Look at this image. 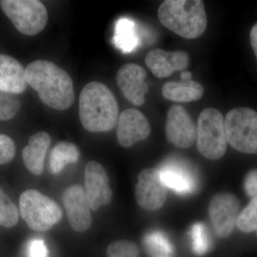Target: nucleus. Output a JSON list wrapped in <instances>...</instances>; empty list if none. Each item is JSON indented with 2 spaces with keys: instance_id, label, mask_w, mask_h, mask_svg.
I'll use <instances>...</instances> for the list:
<instances>
[{
  "instance_id": "f257e3e1",
  "label": "nucleus",
  "mask_w": 257,
  "mask_h": 257,
  "mask_svg": "<svg viewBox=\"0 0 257 257\" xmlns=\"http://www.w3.org/2000/svg\"><path fill=\"white\" fill-rule=\"evenodd\" d=\"M27 83L46 105L65 110L73 104V82L67 72L47 60H36L25 69Z\"/></svg>"
},
{
  "instance_id": "f03ea898",
  "label": "nucleus",
  "mask_w": 257,
  "mask_h": 257,
  "mask_svg": "<svg viewBox=\"0 0 257 257\" xmlns=\"http://www.w3.org/2000/svg\"><path fill=\"white\" fill-rule=\"evenodd\" d=\"M79 104V119L87 131L104 133L111 131L117 125V101L102 83L92 82L83 88Z\"/></svg>"
},
{
  "instance_id": "7ed1b4c3",
  "label": "nucleus",
  "mask_w": 257,
  "mask_h": 257,
  "mask_svg": "<svg viewBox=\"0 0 257 257\" xmlns=\"http://www.w3.org/2000/svg\"><path fill=\"white\" fill-rule=\"evenodd\" d=\"M158 18L165 28L189 40L200 37L207 28L202 0H166L159 8Z\"/></svg>"
},
{
  "instance_id": "20e7f679",
  "label": "nucleus",
  "mask_w": 257,
  "mask_h": 257,
  "mask_svg": "<svg viewBox=\"0 0 257 257\" xmlns=\"http://www.w3.org/2000/svg\"><path fill=\"white\" fill-rule=\"evenodd\" d=\"M20 214L30 229L47 231L62 219L58 204L36 189H28L20 197Z\"/></svg>"
},
{
  "instance_id": "39448f33",
  "label": "nucleus",
  "mask_w": 257,
  "mask_h": 257,
  "mask_svg": "<svg viewBox=\"0 0 257 257\" xmlns=\"http://www.w3.org/2000/svg\"><path fill=\"white\" fill-rule=\"evenodd\" d=\"M226 141L236 151L257 154V112L248 107L231 109L224 118Z\"/></svg>"
},
{
  "instance_id": "423d86ee",
  "label": "nucleus",
  "mask_w": 257,
  "mask_h": 257,
  "mask_svg": "<svg viewBox=\"0 0 257 257\" xmlns=\"http://www.w3.org/2000/svg\"><path fill=\"white\" fill-rule=\"evenodd\" d=\"M199 152L209 160H219L227 148L224 130V118L214 108H206L199 114L197 127Z\"/></svg>"
},
{
  "instance_id": "0eeeda50",
  "label": "nucleus",
  "mask_w": 257,
  "mask_h": 257,
  "mask_svg": "<svg viewBox=\"0 0 257 257\" xmlns=\"http://www.w3.org/2000/svg\"><path fill=\"white\" fill-rule=\"evenodd\" d=\"M0 8L15 28L22 34L33 36L46 27L48 13L37 0H1Z\"/></svg>"
},
{
  "instance_id": "6e6552de",
  "label": "nucleus",
  "mask_w": 257,
  "mask_h": 257,
  "mask_svg": "<svg viewBox=\"0 0 257 257\" xmlns=\"http://www.w3.org/2000/svg\"><path fill=\"white\" fill-rule=\"evenodd\" d=\"M239 211V200L233 194L222 193L211 199L209 207V216L213 227L220 237H228L233 232Z\"/></svg>"
},
{
  "instance_id": "1a4fd4ad",
  "label": "nucleus",
  "mask_w": 257,
  "mask_h": 257,
  "mask_svg": "<svg viewBox=\"0 0 257 257\" xmlns=\"http://www.w3.org/2000/svg\"><path fill=\"white\" fill-rule=\"evenodd\" d=\"M167 195V187L157 169H146L139 174L135 196L140 207L147 210H157L165 204Z\"/></svg>"
},
{
  "instance_id": "9d476101",
  "label": "nucleus",
  "mask_w": 257,
  "mask_h": 257,
  "mask_svg": "<svg viewBox=\"0 0 257 257\" xmlns=\"http://www.w3.org/2000/svg\"><path fill=\"white\" fill-rule=\"evenodd\" d=\"M165 128L167 140L179 148H189L197 139L195 124L182 106H171L167 112Z\"/></svg>"
},
{
  "instance_id": "9b49d317",
  "label": "nucleus",
  "mask_w": 257,
  "mask_h": 257,
  "mask_svg": "<svg viewBox=\"0 0 257 257\" xmlns=\"http://www.w3.org/2000/svg\"><path fill=\"white\" fill-rule=\"evenodd\" d=\"M84 192L91 209L97 210L111 202L112 191L106 171L100 164L94 161L88 162L84 172Z\"/></svg>"
},
{
  "instance_id": "f8f14e48",
  "label": "nucleus",
  "mask_w": 257,
  "mask_h": 257,
  "mask_svg": "<svg viewBox=\"0 0 257 257\" xmlns=\"http://www.w3.org/2000/svg\"><path fill=\"white\" fill-rule=\"evenodd\" d=\"M158 170L166 187L178 194H190L197 189V175L192 167L182 160L177 159L165 160Z\"/></svg>"
},
{
  "instance_id": "ddd939ff",
  "label": "nucleus",
  "mask_w": 257,
  "mask_h": 257,
  "mask_svg": "<svg viewBox=\"0 0 257 257\" xmlns=\"http://www.w3.org/2000/svg\"><path fill=\"white\" fill-rule=\"evenodd\" d=\"M62 199L71 227L77 232L89 229L92 219L84 189L80 185L70 186L64 191Z\"/></svg>"
},
{
  "instance_id": "4468645a",
  "label": "nucleus",
  "mask_w": 257,
  "mask_h": 257,
  "mask_svg": "<svg viewBox=\"0 0 257 257\" xmlns=\"http://www.w3.org/2000/svg\"><path fill=\"white\" fill-rule=\"evenodd\" d=\"M150 133L151 126L141 111L135 109H128L120 114L116 136L121 146H133L138 142L146 140Z\"/></svg>"
},
{
  "instance_id": "2eb2a0df",
  "label": "nucleus",
  "mask_w": 257,
  "mask_h": 257,
  "mask_svg": "<svg viewBox=\"0 0 257 257\" xmlns=\"http://www.w3.org/2000/svg\"><path fill=\"white\" fill-rule=\"evenodd\" d=\"M147 72L137 64H125L118 72L116 82L125 97L134 105H143L149 86L145 82Z\"/></svg>"
},
{
  "instance_id": "dca6fc26",
  "label": "nucleus",
  "mask_w": 257,
  "mask_h": 257,
  "mask_svg": "<svg viewBox=\"0 0 257 257\" xmlns=\"http://www.w3.org/2000/svg\"><path fill=\"white\" fill-rule=\"evenodd\" d=\"M145 63L157 78H167L177 71L183 72L188 68L189 56L184 51L168 52L155 49L147 54Z\"/></svg>"
},
{
  "instance_id": "f3484780",
  "label": "nucleus",
  "mask_w": 257,
  "mask_h": 257,
  "mask_svg": "<svg viewBox=\"0 0 257 257\" xmlns=\"http://www.w3.org/2000/svg\"><path fill=\"white\" fill-rule=\"evenodd\" d=\"M25 69L10 56L0 55V90L21 94L27 88Z\"/></svg>"
},
{
  "instance_id": "a211bd4d",
  "label": "nucleus",
  "mask_w": 257,
  "mask_h": 257,
  "mask_svg": "<svg viewBox=\"0 0 257 257\" xmlns=\"http://www.w3.org/2000/svg\"><path fill=\"white\" fill-rule=\"evenodd\" d=\"M51 145L50 135L45 132H39L30 137L28 145L24 147L23 160L25 167L32 174L41 175L47 150Z\"/></svg>"
},
{
  "instance_id": "6ab92c4d",
  "label": "nucleus",
  "mask_w": 257,
  "mask_h": 257,
  "mask_svg": "<svg viewBox=\"0 0 257 257\" xmlns=\"http://www.w3.org/2000/svg\"><path fill=\"white\" fill-rule=\"evenodd\" d=\"M162 92L168 100L185 103L200 99L204 89L202 84L192 79L166 83L162 87Z\"/></svg>"
},
{
  "instance_id": "aec40b11",
  "label": "nucleus",
  "mask_w": 257,
  "mask_h": 257,
  "mask_svg": "<svg viewBox=\"0 0 257 257\" xmlns=\"http://www.w3.org/2000/svg\"><path fill=\"white\" fill-rule=\"evenodd\" d=\"M138 26L133 20L121 18L115 25L113 42L115 46L124 53L135 50L140 44V37Z\"/></svg>"
},
{
  "instance_id": "412c9836",
  "label": "nucleus",
  "mask_w": 257,
  "mask_h": 257,
  "mask_svg": "<svg viewBox=\"0 0 257 257\" xmlns=\"http://www.w3.org/2000/svg\"><path fill=\"white\" fill-rule=\"evenodd\" d=\"M80 157L79 149L73 143L60 142L51 151L50 171L52 174L60 173L68 164L75 163Z\"/></svg>"
},
{
  "instance_id": "4be33fe9",
  "label": "nucleus",
  "mask_w": 257,
  "mask_h": 257,
  "mask_svg": "<svg viewBox=\"0 0 257 257\" xmlns=\"http://www.w3.org/2000/svg\"><path fill=\"white\" fill-rule=\"evenodd\" d=\"M145 246L152 257L156 256H170L173 253L172 243L163 233L153 231L147 235L144 239Z\"/></svg>"
},
{
  "instance_id": "5701e85b",
  "label": "nucleus",
  "mask_w": 257,
  "mask_h": 257,
  "mask_svg": "<svg viewBox=\"0 0 257 257\" xmlns=\"http://www.w3.org/2000/svg\"><path fill=\"white\" fill-rule=\"evenodd\" d=\"M19 220L18 207L0 187V226L12 228Z\"/></svg>"
},
{
  "instance_id": "b1692460",
  "label": "nucleus",
  "mask_w": 257,
  "mask_h": 257,
  "mask_svg": "<svg viewBox=\"0 0 257 257\" xmlns=\"http://www.w3.org/2000/svg\"><path fill=\"white\" fill-rule=\"evenodd\" d=\"M236 226L245 233L256 231L257 234V197L251 199V202L238 216Z\"/></svg>"
},
{
  "instance_id": "393cba45",
  "label": "nucleus",
  "mask_w": 257,
  "mask_h": 257,
  "mask_svg": "<svg viewBox=\"0 0 257 257\" xmlns=\"http://www.w3.org/2000/svg\"><path fill=\"white\" fill-rule=\"evenodd\" d=\"M20 105L16 94L0 90V120L8 121L14 118L20 110Z\"/></svg>"
},
{
  "instance_id": "a878e982",
  "label": "nucleus",
  "mask_w": 257,
  "mask_h": 257,
  "mask_svg": "<svg viewBox=\"0 0 257 257\" xmlns=\"http://www.w3.org/2000/svg\"><path fill=\"white\" fill-rule=\"evenodd\" d=\"M106 255L107 257H139V249L132 241L118 240L108 246Z\"/></svg>"
},
{
  "instance_id": "bb28decb",
  "label": "nucleus",
  "mask_w": 257,
  "mask_h": 257,
  "mask_svg": "<svg viewBox=\"0 0 257 257\" xmlns=\"http://www.w3.org/2000/svg\"><path fill=\"white\" fill-rule=\"evenodd\" d=\"M193 250L198 255L207 252L209 243L207 229L202 223H196L191 229Z\"/></svg>"
},
{
  "instance_id": "cd10ccee",
  "label": "nucleus",
  "mask_w": 257,
  "mask_h": 257,
  "mask_svg": "<svg viewBox=\"0 0 257 257\" xmlns=\"http://www.w3.org/2000/svg\"><path fill=\"white\" fill-rule=\"evenodd\" d=\"M16 148L10 137L0 134V165L9 163L14 159Z\"/></svg>"
},
{
  "instance_id": "c85d7f7f",
  "label": "nucleus",
  "mask_w": 257,
  "mask_h": 257,
  "mask_svg": "<svg viewBox=\"0 0 257 257\" xmlns=\"http://www.w3.org/2000/svg\"><path fill=\"white\" fill-rule=\"evenodd\" d=\"M244 189L249 197H257V170H251L246 175Z\"/></svg>"
},
{
  "instance_id": "c756f323",
  "label": "nucleus",
  "mask_w": 257,
  "mask_h": 257,
  "mask_svg": "<svg viewBox=\"0 0 257 257\" xmlns=\"http://www.w3.org/2000/svg\"><path fill=\"white\" fill-rule=\"evenodd\" d=\"M29 257H47L46 245L41 239H35L29 245Z\"/></svg>"
},
{
  "instance_id": "7c9ffc66",
  "label": "nucleus",
  "mask_w": 257,
  "mask_h": 257,
  "mask_svg": "<svg viewBox=\"0 0 257 257\" xmlns=\"http://www.w3.org/2000/svg\"><path fill=\"white\" fill-rule=\"evenodd\" d=\"M250 42L257 59V23L253 25L250 32Z\"/></svg>"
},
{
  "instance_id": "2f4dec72",
  "label": "nucleus",
  "mask_w": 257,
  "mask_h": 257,
  "mask_svg": "<svg viewBox=\"0 0 257 257\" xmlns=\"http://www.w3.org/2000/svg\"><path fill=\"white\" fill-rule=\"evenodd\" d=\"M192 74L190 72H188V71H183V72L181 73V80H192Z\"/></svg>"
},
{
  "instance_id": "473e14b6",
  "label": "nucleus",
  "mask_w": 257,
  "mask_h": 257,
  "mask_svg": "<svg viewBox=\"0 0 257 257\" xmlns=\"http://www.w3.org/2000/svg\"><path fill=\"white\" fill-rule=\"evenodd\" d=\"M153 257H170V256H153Z\"/></svg>"
}]
</instances>
